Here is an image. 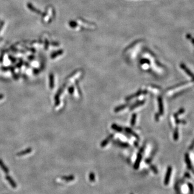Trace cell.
<instances>
[{
	"instance_id": "cell-8",
	"label": "cell",
	"mask_w": 194,
	"mask_h": 194,
	"mask_svg": "<svg viewBox=\"0 0 194 194\" xmlns=\"http://www.w3.org/2000/svg\"><path fill=\"white\" fill-rule=\"evenodd\" d=\"M31 152H32V149L31 148H29L26 149V150H24L23 151L18 153L17 154V155L18 156H24L26 155H27V154H30Z\"/></svg>"
},
{
	"instance_id": "cell-13",
	"label": "cell",
	"mask_w": 194,
	"mask_h": 194,
	"mask_svg": "<svg viewBox=\"0 0 194 194\" xmlns=\"http://www.w3.org/2000/svg\"><path fill=\"white\" fill-rule=\"evenodd\" d=\"M127 106V105H123L119 106L115 108V109H114V111H115V112H118L123 110V109H125Z\"/></svg>"
},
{
	"instance_id": "cell-11",
	"label": "cell",
	"mask_w": 194,
	"mask_h": 194,
	"mask_svg": "<svg viewBox=\"0 0 194 194\" xmlns=\"http://www.w3.org/2000/svg\"><path fill=\"white\" fill-rule=\"evenodd\" d=\"M62 180L65 181L66 182H70L74 180V176L73 175H69V176H64L61 177Z\"/></svg>"
},
{
	"instance_id": "cell-9",
	"label": "cell",
	"mask_w": 194,
	"mask_h": 194,
	"mask_svg": "<svg viewBox=\"0 0 194 194\" xmlns=\"http://www.w3.org/2000/svg\"><path fill=\"white\" fill-rule=\"evenodd\" d=\"M147 93V91L143 92L142 91H139V92H138L137 93H135V94H134V95H132V96H130V97H127V98H126V100H131V99H133V98H135V97H138V96H140V94H142V93L146 94V93Z\"/></svg>"
},
{
	"instance_id": "cell-14",
	"label": "cell",
	"mask_w": 194,
	"mask_h": 194,
	"mask_svg": "<svg viewBox=\"0 0 194 194\" xmlns=\"http://www.w3.org/2000/svg\"><path fill=\"white\" fill-rule=\"evenodd\" d=\"M89 181H91V182H94L96 180V177H95V175H94V174L93 172H91L89 173Z\"/></svg>"
},
{
	"instance_id": "cell-5",
	"label": "cell",
	"mask_w": 194,
	"mask_h": 194,
	"mask_svg": "<svg viewBox=\"0 0 194 194\" xmlns=\"http://www.w3.org/2000/svg\"><path fill=\"white\" fill-rule=\"evenodd\" d=\"M141 159H142V155L141 154L139 153L138 155L137 159H136V160L135 164H134V168L135 169H138L139 168V166H140V163L141 162Z\"/></svg>"
},
{
	"instance_id": "cell-23",
	"label": "cell",
	"mask_w": 194,
	"mask_h": 194,
	"mask_svg": "<svg viewBox=\"0 0 194 194\" xmlns=\"http://www.w3.org/2000/svg\"><path fill=\"white\" fill-rule=\"evenodd\" d=\"M150 168H151V169L153 171V172L155 173V174H158V170H157V169H156V168L155 167V166H150Z\"/></svg>"
},
{
	"instance_id": "cell-24",
	"label": "cell",
	"mask_w": 194,
	"mask_h": 194,
	"mask_svg": "<svg viewBox=\"0 0 194 194\" xmlns=\"http://www.w3.org/2000/svg\"><path fill=\"white\" fill-rule=\"evenodd\" d=\"M73 90H74V88H73V87H70V88H69V93H70L71 94H72L73 92V91H74Z\"/></svg>"
},
{
	"instance_id": "cell-15",
	"label": "cell",
	"mask_w": 194,
	"mask_h": 194,
	"mask_svg": "<svg viewBox=\"0 0 194 194\" xmlns=\"http://www.w3.org/2000/svg\"><path fill=\"white\" fill-rule=\"evenodd\" d=\"M144 103H145V101L138 102V103H136V104H135V105H133L132 106L131 109L132 110V109H133L134 108H136V107H138V106H140L142 105H143Z\"/></svg>"
},
{
	"instance_id": "cell-28",
	"label": "cell",
	"mask_w": 194,
	"mask_h": 194,
	"mask_svg": "<svg viewBox=\"0 0 194 194\" xmlns=\"http://www.w3.org/2000/svg\"><path fill=\"white\" fill-rule=\"evenodd\" d=\"M3 98H4V96L3 94H0V100H2V99Z\"/></svg>"
},
{
	"instance_id": "cell-1",
	"label": "cell",
	"mask_w": 194,
	"mask_h": 194,
	"mask_svg": "<svg viewBox=\"0 0 194 194\" xmlns=\"http://www.w3.org/2000/svg\"><path fill=\"white\" fill-rule=\"evenodd\" d=\"M171 171H172V168H171V166L168 167L167 170L166 176L165 178V180H164V184H165L166 185H167L169 183Z\"/></svg>"
},
{
	"instance_id": "cell-4",
	"label": "cell",
	"mask_w": 194,
	"mask_h": 194,
	"mask_svg": "<svg viewBox=\"0 0 194 194\" xmlns=\"http://www.w3.org/2000/svg\"><path fill=\"white\" fill-rule=\"evenodd\" d=\"M6 179L8 181V182L10 183V185L13 188H16L17 187L16 183L15 182L14 180L9 175H6Z\"/></svg>"
},
{
	"instance_id": "cell-19",
	"label": "cell",
	"mask_w": 194,
	"mask_h": 194,
	"mask_svg": "<svg viewBox=\"0 0 194 194\" xmlns=\"http://www.w3.org/2000/svg\"><path fill=\"white\" fill-rule=\"evenodd\" d=\"M136 114H133L132 117V119H131V123L132 126H134V125H135V121H136Z\"/></svg>"
},
{
	"instance_id": "cell-16",
	"label": "cell",
	"mask_w": 194,
	"mask_h": 194,
	"mask_svg": "<svg viewBox=\"0 0 194 194\" xmlns=\"http://www.w3.org/2000/svg\"><path fill=\"white\" fill-rule=\"evenodd\" d=\"M178 128H176L174 133V140L177 141L178 140Z\"/></svg>"
},
{
	"instance_id": "cell-18",
	"label": "cell",
	"mask_w": 194,
	"mask_h": 194,
	"mask_svg": "<svg viewBox=\"0 0 194 194\" xmlns=\"http://www.w3.org/2000/svg\"><path fill=\"white\" fill-rule=\"evenodd\" d=\"M115 143L116 145H118L119 146L123 147H129L128 144L126 143L120 142H115Z\"/></svg>"
},
{
	"instance_id": "cell-2",
	"label": "cell",
	"mask_w": 194,
	"mask_h": 194,
	"mask_svg": "<svg viewBox=\"0 0 194 194\" xmlns=\"http://www.w3.org/2000/svg\"><path fill=\"white\" fill-rule=\"evenodd\" d=\"M185 161L186 163V166H187L188 168L190 170L192 171L193 174H194V168H193L192 165H191L190 159L189 158V156L188 153H186L185 154Z\"/></svg>"
},
{
	"instance_id": "cell-27",
	"label": "cell",
	"mask_w": 194,
	"mask_h": 194,
	"mask_svg": "<svg viewBox=\"0 0 194 194\" xmlns=\"http://www.w3.org/2000/svg\"><path fill=\"white\" fill-rule=\"evenodd\" d=\"M194 141H193V142L192 143V144H191V145H190V147H189V150H192V149L194 148Z\"/></svg>"
},
{
	"instance_id": "cell-12",
	"label": "cell",
	"mask_w": 194,
	"mask_h": 194,
	"mask_svg": "<svg viewBox=\"0 0 194 194\" xmlns=\"http://www.w3.org/2000/svg\"><path fill=\"white\" fill-rule=\"evenodd\" d=\"M49 86L50 88L53 89L54 88V77L53 74H51L49 77Z\"/></svg>"
},
{
	"instance_id": "cell-25",
	"label": "cell",
	"mask_w": 194,
	"mask_h": 194,
	"mask_svg": "<svg viewBox=\"0 0 194 194\" xmlns=\"http://www.w3.org/2000/svg\"><path fill=\"white\" fill-rule=\"evenodd\" d=\"M185 177L188 178H190L191 177L190 174H189V173H188V172H186V173H185Z\"/></svg>"
},
{
	"instance_id": "cell-29",
	"label": "cell",
	"mask_w": 194,
	"mask_h": 194,
	"mask_svg": "<svg viewBox=\"0 0 194 194\" xmlns=\"http://www.w3.org/2000/svg\"><path fill=\"white\" fill-rule=\"evenodd\" d=\"M131 194H133V193H131Z\"/></svg>"
},
{
	"instance_id": "cell-17",
	"label": "cell",
	"mask_w": 194,
	"mask_h": 194,
	"mask_svg": "<svg viewBox=\"0 0 194 194\" xmlns=\"http://www.w3.org/2000/svg\"><path fill=\"white\" fill-rule=\"evenodd\" d=\"M112 128L114 130L118 132H121L122 131V128L120 127H119L115 124H113V125H112Z\"/></svg>"
},
{
	"instance_id": "cell-22",
	"label": "cell",
	"mask_w": 194,
	"mask_h": 194,
	"mask_svg": "<svg viewBox=\"0 0 194 194\" xmlns=\"http://www.w3.org/2000/svg\"><path fill=\"white\" fill-rule=\"evenodd\" d=\"M184 112H185V109H184L183 108H181L178 111V112L176 113L175 114H174V116H175V117H176V116H177L178 115H180V114L183 113Z\"/></svg>"
},
{
	"instance_id": "cell-21",
	"label": "cell",
	"mask_w": 194,
	"mask_h": 194,
	"mask_svg": "<svg viewBox=\"0 0 194 194\" xmlns=\"http://www.w3.org/2000/svg\"><path fill=\"white\" fill-rule=\"evenodd\" d=\"M125 130H126V131L128 133H129V134H132V135H134V136H135V137H136V138H138V136L137 135H136V134H135V133L133 132L131 130V129L128 128H126L125 129Z\"/></svg>"
},
{
	"instance_id": "cell-20",
	"label": "cell",
	"mask_w": 194,
	"mask_h": 194,
	"mask_svg": "<svg viewBox=\"0 0 194 194\" xmlns=\"http://www.w3.org/2000/svg\"><path fill=\"white\" fill-rule=\"evenodd\" d=\"M188 188H189V192L191 194H193L194 191V186L192 185V184L190 183H188Z\"/></svg>"
},
{
	"instance_id": "cell-7",
	"label": "cell",
	"mask_w": 194,
	"mask_h": 194,
	"mask_svg": "<svg viewBox=\"0 0 194 194\" xmlns=\"http://www.w3.org/2000/svg\"><path fill=\"white\" fill-rule=\"evenodd\" d=\"M0 167H1V169L3 170L5 173L8 174L9 173V170L8 167L4 165L3 162L2 161L1 159H0Z\"/></svg>"
},
{
	"instance_id": "cell-6",
	"label": "cell",
	"mask_w": 194,
	"mask_h": 194,
	"mask_svg": "<svg viewBox=\"0 0 194 194\" xmlns=\"http://www.w3.org/2000/svg\"><path fill=\"white\" fill-rule=\"evenodd\" d=\"M158 103H159V112H160V114H163V103H162V99L161 97H159L158 98Z\"/></svg>"
},
{
	"instance_id": "cell-3",
	"label": "cell",
	"mask_w": 194,
	"mask_h": 194,
	"mask_svg": "<svg viewBox=\"0 0 194 194\" xmlns=\"http://www.w3.org/2000/svg\"><path fill=\"white\" fill-rule=\"evenodd\" d=\"M180 66H181V68H182L186 73H187L188 75H189L191 77V78H192L193 80L194 81V74L192 72H191L189 70L186 68V67L185 66V65H184L183 64H181Z\"/></svg>"
},
{
	"instance_id": "cell-10",
	"label": "cell",
	"mask_w": 194,
	"mask_h": 194,
	"mask_svg": "<svg viewBox=\"0 0 194 194\" xmlns=\"http://www.w3.org/2000/svg\"><path fill=\"white\" fill-rule=\"evenodd\" d=\"M113 135H109L108 138H107L105 140H104L103 142H102L101 143V146L102 147H104L106 146L107 144L109 143V141H110L112 138H113Z\"/></svg>"
},
{
	"instance_id": "cell-26",
	"label": "cell",
	"mask_w": 194,
	"mask_h": 194,
	"mask_svg": "<svg viewBox=\"0 0 194 194\" xmlns=\"http://www.w3.org/2000/svg\"><path fill=\"white\" fill-rule=\"evenodd\" d=\"M159 117H160V114L157 113V114H155V119L156 120V121H158V120H159Z\"/></svg>"
}]
</instances>
